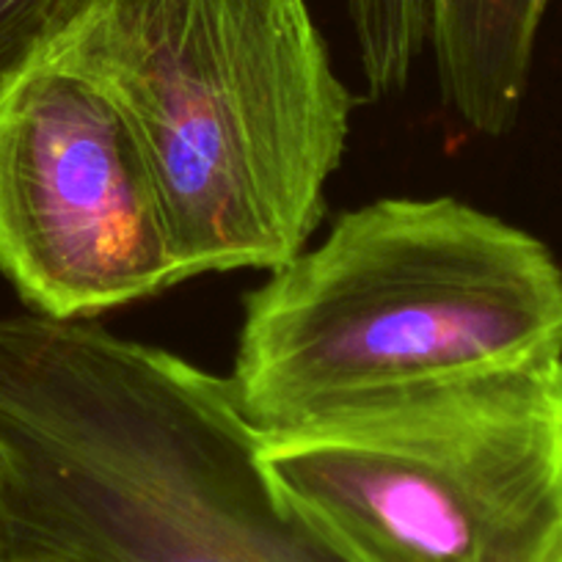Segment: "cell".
Instances as JSON below:
<instances>
[{
  "label": "cell",
  "instance_id": "9",
  "mask_svg": "<svg viewBox=\"0 0 562 562\" xmlns=\"http://www.w3.org/2000/svg\"><path fill=\"white\" fill-rule=\"evenodd\" d=\"M0 562H7V551H3V540H0Z\"/></svg>",
  "mask_w": 562,
  "mask_h": 562
},
{
  "label": "cell",
  "instance_id": "8",
  "mask_svg": "<svg viewBox=\"0 0 562 562\" xmlns=\"http://www.w3.org/2000/svg\"><path fill=\"white\" fill-rule=\"evenodd\" d=\"M7 472H9L7 452H3V447H0V485H3V480H7Z\"/></svg>",
  "mask_w": 562,
  "mask_h": 562
},
{
  "label": "cell",
  "instance_id": "1",
  "mask_svg": "<svg viewBox=\"0 0 562 562\" xmlns=\"http://www.w3.org/2000/svg\"><path fill=\"white\" fill-rule=\"evenodd\" d=\"M7 562H350L281 505L229 378L89 321L0 317Z\"/></svg>",
  "mask_w": 562,
  "mask_h": 562
},
{
  "label": "cell",
  "instance_id": "3",
  "mask_svg": "<svg viewBox=\"0 0 562 562\" xmlns=\"http://www.w3.org/2000/svg\"><path fill=\"white\" fill-rule=\"evenodd\" d=\"M562 356V268L452 196L381 199L246 295L229 383L262 436Z\"/></svg>",
  "mask_w": 562,
  "mask_h": 562
},
{
  "label": "cell",
  "instance_id": "4",
  "mask_svg": "<svg viewBox=\"0 0 562 562\" xmlns=\"http://www.w3.org/2000/svg\"><path fill=\"white\" fill-rule=\"evenodd\" d=\"M259 461L350 562H562V356L262 436Z\"/></svg>",
  "mask_w": 562,
  "mask_h": 562
},
{
  "label": "cell",
  "instance_id": "5",
  "mask_svg": "<svg viewBox=\"0 0 562 562\" xmlns=\"http://www.w3.org/2000/svg\"><path fill=\"white\" fill-rule=\"evenodd\" d=\"M0 276L50 321H91L186 281L127 119L61 58L0 97Z\"/></svg>",
  "mask_w": 562,
  "mask_h": 562
},
{
  "label": "cell",
  "instance_id": "7",
  "mask_svg": "<svg viewBox=\"0 0 562 562\" xmlns=\"http://www.w3.org/2000/svg\"><path fill=\"white\" fill-rule=\"evenodd\" d=\"M94 0H0V97L86 18Z\"/></svg>",
  "mask_w": 562,
  "mask_h": 562
},
{
  "label": "cell",
  "instance_id": "2",
  "mask_svg": "<svg viewBox=\"0 0 562 562\" xmlns=\"http://www.w3.org/2000/svg\"><path fill=\"white\" fill-rule=\"evenodd\" d=\"M50 56L124 113L186 279L304 251L353 113L306 0H94Z\"/></svg>",
  "mask_w": 562,
  "mask_h": 562
},
{
  "label": "cell",
  "instance_id": "6",
  "mask_svg": "<svg viewBox=\"0 0 562 562\" xmlns=\"http://www.w3.org/2000/svg\"><path fill=\"white\" fill-rule=\"evenodd\" d=\"M546 0H348L361 72L375 97L405 89L425 45L452 111L483 135L516 124Z\"/></svg>",
  "mask_w": 562,
  "mask_h": 562
}]
</instances>
